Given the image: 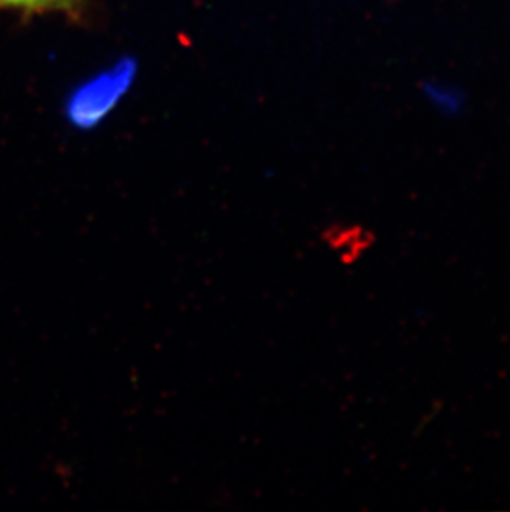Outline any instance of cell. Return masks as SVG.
Masks as SVG:
<instances>
[{
  "instance_id": "2",
  "label": "cell",
  "mask_w": 510,
  "mask_h": 512,
  "mask_svg": "<svg viewBox=\"0 0 510 512\" xmlns=\"http://www.w3.org/2000/svg\"><path fill=\"white\" fill-rule=\"evenodd\" d=\"M85 0H0V10H14L24 14H42V12H65L78 15Z\"/></svg>"
},
{
  "instance_id": "1",
  "label": "cell",
  "mask_w": 510,
  "mask_h": 512,
  "mask_svg": "<svg viewBox=\"0 0 510 512\" xmlns=\"http://www.w3.org/2000/svg\"><path fill=\"white\" fill-rule=\"evenodd\" d=\"M135 75L136 63L120 60L115 67L106 68L105 72L83 83L67 103L65 113L70 125L78 130H92L100 125L130 90Z\"/></svg>"
}]
</instances>
